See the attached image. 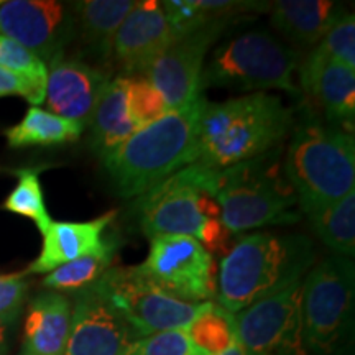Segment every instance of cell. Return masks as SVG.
Segmentation results:
<instances>
[{
  "label": "cell",
  "instance_id": "obj_12",
  "mask_svg": "<svg viewBox=\"0 0 355 355\" xmlns=\"http://www.w3.org/2000/svg\"><path fill=\"white\" fill-rule=\"evenodd\" d=\"M230 20H219L183 37H178L152 64L144 76L158 89L168 109L175 110L193 104L201 97L204 58Z\"/></svg>",
  "mask_w": 355,
  "mask_h": 355
},
{
  "label": "cell",
  "instance_id": "obj_27",
  "mask_svg": "<svg viewBox=\"0 0 355 355\" xmlns=\"http://www.w3.org/2000/svg\"><path fill=\"white\" fill-rule=\"evenodd\" d=\"M115 245L97 255L83 257L58 266L44 277L43 286L53 291H81L104 277L114 260Z\"/></svg>",
  "mask_w": 355,
  "mask_h": 355
},
{
  "label": "cell",
  "instance_id": "obj_4",
  "mask_svg": "<svg viewBox=\"0 0 355 355\" xmlns=\"http://www.w3.org/2000/svg\"><path fill=\"white\" fill-rule=\"evenodd\" d=\"M217 170L201 163L183 168L157 188L140 196L141 230L157 235H184L201 242L207 250L219 252L230 234L222 225L214 196Z\"/></svg>",
  "mask_w": 355,
  "mask_h": 355
},
{
  "label": "cell",
  "instance_id": "obj_25",
  "mask_svg": "<svg viewBox=\"0 0 355 355\" xmlns=\"http://www.w3.org/2000/svg\"><path fill=\"white\" fill-rule=\"evenodd\" d=\"M184 331L206 355H220L239 344L235 314L211 301L204 303L201 313Z\"/></svg>",
  "mask_w": 355,
  "mask_h": 355
},
{
  "label": "cell",
  "instance_id": "obj_14",
  "mask_svg": "<svg viewBox=\"0 0 355 355\" xmlns=\"http://www.w3.org/2000/svg\"><path fill=\"white\" fill-rule=\"evenodd\" d=\"M133 340L132 331L97 283L78 291L64 355H125Z\"/></svg>",
  "mask_w": 355,
  "mask_h": 355
},
{
  "label": "cell",
  "instance_id": "obj_23",
  "mask_svg": "<svg viewBox=\"0 0 355 355\" xmlns=\"http://www.w3.org/2000/svg\"><path fill=\"white\" fill-rule=\"evenodd\" d=\"M83 130L84 128L76 122L32 105L17 125L7 128L3 133L12 148H24L78 141Z\"/></svg>",
  "mask_w": 355,
  "mask_h": 355
},
{
  "label": "cell",
  "instance_id": "obj_9",
  "mask_svg": "<svg viewBox=\"0 0 355 355\" xmlns=\"http://www.w3.org/2000/svg\"><path fill=\"white\" fill-rule=\"evenodd\" d=\"M97 286L121 314L135 339L166 331H184L204 303H189L146 282L135 268H109ZM207 303V301H206Z\"/></svg>",
  "mask_w": 355,
  "mask_h": 355
},
{
  "label": "cell",
  "instance_id": "obj_8",
  "mask_svg": "<svg viewBox=\"0 0 355 355\" xmlns=\"http://www.w3.org/2000/svg\"><path fill=\"white\" fill-rule=\"evenodd\" d=\"M355 272L347 257L331 255L309 270L301 286L303 345L308 355H334L352 326Z\"/></svg>",
  "mask_w": 355,
  "mask_h": 355
},
{
  "label": "cell",
  "instance_id": "obj_5",
  "mask_svg": "<svg viewBox=\"0 0 355 355\" xmlns=\"http://www.w3.org/2000/svg\"><path fill=\"white\" fill-rule=\"evenodd\" d=\"M285 175L304 214L339 201L355 191L354 135L331 123H300L288 145Z\"/></svg>",
  "mask_w": 355,
  "mask_h": 355
},
{
  "label": "cell",
  "instance_id": "obj_6",
  "mask_svg": "<svg viewBox=\"0 0 355 355\" xmlns=\"http://www.w3.org/2000/svg\"><path fill=\"white\" fill-rule=\"evenodd\" d=\"M212 198L230 235L300 220L298 198L272 153L217 170Z\"/></svg>",
  "mask_w": 355,
  "mask_h": 355
},
{
  "label": "cell",
  "instance_id": "obj_7",
  "mask_svg": "<svg viewBox=\"0 0 355 355\" xmlns=\"http://www.w3.org/2000/svg\"><path fill=\"white\" fill-rule=\"evenodd\" d=\"M300 55L275 35L254 30L230 38L212 53L202 69V87H229L263 92L279 89L298 94L295 81Z\"/></svg>",
  "mask_w": 355,
  "mask_h": 355
},
{
  "label": "cell",
  "instance_id": "obj_24",
  "mask_svg": "<svg viewBox=\"0 0 355 355\" xmlns=\"http://www.w3.org/2000/svg\"><path fill=\"white\" fill-rule=\"evenodd\" d=\"M308 219L319 239L339 257L355 254V191L339 201L311 211Z\"/></svg>",
  "mask_w": 355,
  "mask_h": 355
},
{
  "label": "cell",
  "instance_id": "obj_18",
  "mask_svg": "<svg viewBox=\"0 0 355 355\" xmlns=\"http://www.w3.org/2000/svg\"><path fill=\"white\" fill-rule=\"evenodd\" d=\"M115 211L87 222H51L43 235V245L24 275L50 273L58 266L83 257L97 255L115 243L105 241L104 234L114 220Z\"/></svg>",
  "mask_w": 355,
  "mask_h": 355
},
{
  "label": "cell",
  "instance_id": "obj_22",
  "mask_svg": "<svg viewBox=\"0 0 355 355\" xmlns=\"http://www.w3.org/2000/svg\"><path fill=\"white\" fill-rule=\"evenodd\" d=\"M87 127L91 128L92 150L101 158H104L139 130L130 112L128 78L117 76L110 79L97 102Z\"/></svg>",
  "mask_w": 355,
  "mask_h": 355
},
{
  "label": "cell",
  "instance_id": "obj_15",
  "mask_svg": "<svg viewBox=\"0 0 355 355\" xmlns=\"http://www.w3.org/2000/svg\"><path fill=\"white\" fill-rule=\"evenodd\" d=\"M176 40L162 2H137L119 26L112 42L110 64L125 78H141L150 64Z\"/></svg>",
  "mask_w": 355,
  "mask_h": 355
},
{
  "label": "cell",
  "instance_id": "obj_32",
  "mask_svg": "<svg viewBox=\"0 0 355 355\" xmlns=\"http://www.w3.org/2000/svg\"><path fill=\"white\" fill-rule=\"evenodd\" d=\"M26 291L28 283L24 273L0 275V319L19 318Z\"/></svg>",
  "mask_w": 355,
  "mask_h": 355
},
{
  "label": "cell",
  "instance_id": "obj_29",
  "mask_svg": "<svg viewBox=\"0 0 355 355\" xmlns=\"http://www.w3.org/2000/svg\"><path fill=\"white\" fill-rule=\"evenodd\" d=\"M128 101L132 117L139 128L146 127L170 112L158 89L145 78H128Z\"/></svg>",
  "mask_w": 355,
  "mask_h": 355
},
{
  "label": "cell",
  "instance_id": "obj_19",
  "mask_svg": "<svg viewBox=\"0 0 355 355\" xmlns=\"http://www.w3.org/2000/svg\"><path fill=\"white\" fill-rule=\"evenodd\" d=\"M71 324V301L58 291L30 301L24 324L21 355H64Z\"/></svg>",
  "mask_w": 355,
  "mask_h": 355
},
{
  "label": "cell",
  "instance_id": "obj_26",
  "mask_svg": "<svg viewBox=\"0 0 355 355\" xmlns=\"http://www.w3.org/2000/svg\"><path fill=\"white\" fill-rule=\"evenodd\" d=\"M43 170L44 166H26L13 170L12 173L19 178V183L2 204L3 211L32 219L42 234L53 222L46 209V202H44L42 183H40V173Z\"/></svg>",
  "mask_w": 355,
  "mask_h": 355
},
{
  "label": "cell",
  "instance_id": "obj_10",
  "mask_svg": "<svg viewBox=\"0 0 355 355\" xmlns=\"http://www.w3.org/2000/svg\"><path fill=\"white\" fill-rule=\"evenodd\" d=\"M133 268L146 282L183 301L206 303L216 296L214 260L211 252L193 237H152L148 257Z\"/></svg>",
  "mask_w": 355,
  "mask_h": 355
},
{
  "label": "cell",
  "instance_id": "obj_16",
  "mask_svg": "<svg viewBox=\"0 0 355 355\" xmlns=\"http://www.w3.org/2000/svg\"><path fill=\"white\" fill-rule=\"evenodd\" d=\"M46 78V101L53 114L81 125H89L102 92L110 83L105 68L60 53L50 61Z\"/></svg>",
  "mask_w": 355,
  "mask_h": 355
},
{
  "label": "cell",
  "instance_id": "obj_36",
  "mask_svg": "<svg viewBox=\"0 0 355 355\" xmlns=\"http://www.w3.org/2000/svg\"><path fill=\"white\" fill-rule=\"evenodd\" d=\"M0 6H2V2H0Z\"/></svg>",
  "mask_w": 355,
  "mask_h": 355
},
{
  "label": "cell",
  "instance_id": "obj_35",
  "mask_svg": "<svg viewBox=\"0 0 355 355\" xmlns=\"http://www.w3.org/2000/svg\"><path fill=\"white\" fill-rule=\"evenodd\" d=\"M220 355H245V352H243V350H242L241 344H237V345H235V347L229 349L227 352H224V354H220Z\"/></svg>",
  "mask_w": 355,
  "mask_h": 355
},
{
  "label": "cell",
  "instance_id": "obj_34",
  "mask_svg": "<svg viewBox=\"0 0 355 355\" xmlns=\"http://www.w3.org/2000/svg\"><path fill=\"white\" fill-rule=\"evenodd\" d=\"M13 319H0V355L7 352L8 347V329Z\"/></svg>",
  "mask_w": 355,
  "mask_h": 355
},
{
  "label": "cell",
  "instance_id": "obj_20",
  "mask_svg": "<svg viewBox=\"0 0 355 355\" xmlns=\"http://www.w3.org/2000/svg\"><path fill=\"white\" fill-rule=\"evenodd\" d=\"M135 3L133 0H83L69 3L74 37H79L86 51L96 58L99 68L110 63L115 33Z\"/></svg>",
  "mask_w": 355,
  "mask_h": 355
},
{
  "label": "cell",
  "instance_id": "obj_2",
  "mask_svg": "<svg viewBox=\"0 0 355 355\" xmlns=\"http://www.w3.org/2000/svg\"><path fill=\"white\" fill-rule=\"evenodd\" d=\"M314 263L313 243L301 234L243 235L220 260L216 295L232 314L303 279Z\"/></svg>",
  "mask_w": 355,
  "mask_h": 355
},
{
  "label": "cell",
  "instance_id": "obj_13",
  "mask_svg": "<svg viewBox=\"0 0 355 355\" xmlns=\"http://www.w3.org/2000/svg\"><path fill=\"white\" fill-rule=\"evenodd\" d=\"M0 33L50 63L74 38L73 10L55 0H8L0 6Z\"/></svg>",
  "mask_w": 355,
  "mask_h": 355
},
{
  "label": "cell",
  "instance_id": "obj_17",
  "mask_svg": "<svg viewBox=\"0 0 355 355\" xmlns=\"http://www.w3.org/2000/svg\"><path fill=\"white\" fill-rule=\"evenodd\" d=\"M300 89L331 125L349 132L355 117V69L337 63L316 46L300 68Z\"/></svg>",
  "mask_w": 355,
  "mask_h": 355
},
{
  "label": "cell",
  "instance_id": "obj_28",
  "mask_svg": "<svg viewBox=\"0 0 355 355\" xmlns=\"http://www.w3.org/2000/svg\"><path fill=\"white\" fill-rule=\"evenodd\" d=\"M0 68L20 74L32 81L37 87L46 91V63L40 60L28 48L21 46L20 43L13 42L12 38L3 37V35H0Z\"/></svg>",
  "mask_w": 355,
  "mask_h": 355
},
{
  "label": "cell",
  "instance_id": "obj_11",
  "mask_svg": "<svg viewBox=\"0 0 355 355\" xmlns=\"http://www.w3.org/2000/svg\"><path fill=\"white\" fill-rule=\"evenodd\" d=\"M303 279L265 296L235 314L239 344L245 355H308L301 322Z\"/></svg>",
  "mask_w": 355,
  "mask_h": 355
},
{
  "label": "cell",
  "instance_id": "obj_3",
  "mask_svg": "<svg viewBox=\"0 0 355 355\" xmlns=\"http://www.w3.org/2000/svg\"><path fill=\"white\" fill-rule=\"evenodd\" d=\"M293 114L277 96L266 92L204 104L199 122L196 163L225 168L248 162L273 150L285 139Z\"/></svg>",
  "mask_w": 355,
  "mask_h": 355
},
{
  "label": "cell",
  "instance_id": "obj_1",
  "mask_svg": "<svg viewBox=\"0 0 355 355\" xmlns=\"http://www.w3.org/2000/svg\"><path fill=\"white\" fill-rule=\"evenodd\" d=\"M206 104L201 96L186 107L137 130L102 158L115 191L123 198L144 196L199 157V122Z\"/></svg>",
  "mask_w": 355,
  "mask_h": 355
},
{
  "label": "cell",
  "instance_id": "obj_21",
  "mask_svg": "<svg viewBox=\"0 0 355 355\" xmlns=\"http://www.w3.org/2000/svg\"><path fill=\"white\" fill-rule=\"evenodd\" d=\"M270 8L273 28L301 46L318 44L347 13L340 3L329 0H282Z\"/></svg>",
  "mask_w": 355,
  "mask_h": 355
},
{
  "label": "cell",
  "instance_id": "obj_33",
  "mask_svg": "<svg viewBox=\"0 0 355 355\" xmlns=\"http://www.w3.org/2000/svg\"><path fill=\"white\" fill-rule=\"evenodd\" d=\"M46 91L35 86L32 81L20 76V74L12 73L6 68H0V97L3 96H21L25 97L30 104L38 105L44 101Z\"/></svg>",
  "mask_w": 355,
  "mask_h": 355
},
{
  "label": "cell",
  "instance_id": "obj_30",
  "mask_svg": "<svg viewBox=\"0 0 355 355\" xmlns=\"http://www.w3.org/2000/svg\"><path fill=\"white\" fill-rule=\"evenodd\" d=\"M125 355H206L191 343L186 331H166L135 339Z\"/></svg>",
  "mask_w": 355,
  "mask_h": 355
},
{
  "label": "cell",
  "instance_id": "obj_31",
  "mask_svg": "<svg viewBox=\"0 0 355 355\" xmlns=\"http://www.w3.org/2000/svg\"><path fill=\"white\" fill-rule=\"evenodd\" d=\"M318 50L337 63L355 69V20L354 13H345L316 44Z\"/></svg>",
  "mask_w": 355,
  "mask_h": 355
}]
</instances>
